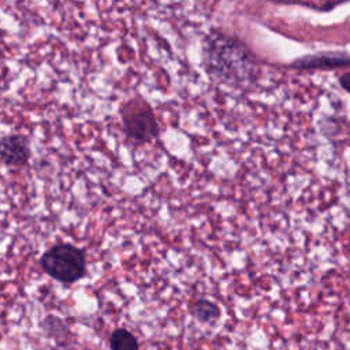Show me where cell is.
I'll use <instances>...</instances> for the list:
<instances>
[{
	"label": "cell",
	"mask_w": 350,
	"mask_h": 350,
	"mask_svg": "<svg viewBox=\"0 0 350 350\" xmlns=\"http://www.w3.org/2000/svg\"><path fill=\"white\" fill-rule=\"evenodd\" d=\"M202 66L211 79L231 89L254 85L261 68L256 53L245 42L216 29L204 37Z\"/></svg>",
	"instance_id": "6da1fadb"
},
{
	"label": "cell",
	"mask_w": 350,
	"mask_h": 350,
	"mask_svg": "<svg viewBox=\"0 0 350 350\" xmlns=\"http://www.w3.org/2000/svg\"><path fill=\"white\" fill-rule=\"evenodd\" d=\"M40 267L52 279L72 284L86 275V254L72 243L59 242L41 254Z\"/></svg>",
	"instance_id": "7a4b0ae2"
},
{
	"label": "cell",
	"mask_w": 350,
	"mask_h": 350,
	"mask_svg": "<svg viewBox=\"0 0 350 350\" xmlns=\"http://www.w3.org/2000/svg\"><path fill=\"white\" fill-rule=\"evenodd\" d=\"M120 118L126 137L135 144L152 142L159 135V123L150 104L135 96L120 107Z\"/></svg>",
	"instance_id": "3957f363"
},
{
	"label": "cell",
	"mask_w": 350,
	"mask_h": 350,
	"mask_svg": "<svg viewBox=\"0 0 350 350\" xmlns=\"http://www.w3.org/2000/svg\"><path fill=\"white\" fill-rule=\"evenodd\" d=\"M30 144L22 134H8L0 138V161L7 167L22 168L29 163Z\"/></svg>",
	"instance_id": "277c9868"
},
{
	"label": "cell",
	"mask_w": 350,
	"mask_h": 350,
	"mask_svg": "<svg viewBox=\"0 0 350 350\" xmlns=\"http://www.w3.org/2000/svg\"><path fill=\"white\" fill-rule=\"evenodd\" d=\"M350 66V55L342 52H325L317 55H309L294 62V67L301 70L310 68H335Z\"/></svg>",
	"instance_id": "5b68a950"
},
{
	"label": "cell",
	"mask_w": 350,
	"mask_h": 350,
	"mask_svg": "<svg viewBox=\"0 0 350 350\" xmlns=\"http://www.w3.org/2000/svg\"><path fill=\"white\" fill-rule=\"evenodd\" d=\"M190 314L200 323H215L220 319L221 310L215 302L206 298H198L190 305Z\"/></svg>",
	"instance_id": "8992f818"
},
{
	"label": "cell",
	"mask_w": 350,
	"mask_h": 350,
	"mask_svg": "<svg viewBox=\"0 0 350 350\" xmlns=\"http://www.w3.org/2000/svg\"><path fill=\"white\" fill-rule=\"evenodd\" d=\"M111 350H139V343L135 335L126 328H115L108 339Z\"/></svg>",
	"instance_id": "52a82bcc"
},
{
	"label": "cell",
	"mask_w": 350,
	"mask_h": 350,
	"mask_svg": "<svg viewBox=\"0 0 350 350\" xmlns=\"http://www.w3.org/2000/svg\"><path fill=\"white\" fill-rule=\"evenodd\" d=\"M41 327L45 331V334L48 336L53 338L56 342H62L68 334V328H67L66 323L56 316H46L42 321Z\"/></svg>",
	"instance_id": "ba28073f"
},
{
	"label": "cell",
	"mask_w": 350,
	"mask_h": 350,
	"mask_svg": "<svg viewBox=\"0 0 350 350\" xmlns=\"http://www.w3.org/2000/svg\"><path fill=\"white\" fill-rule=\"evenodd\" d=\"M339 83H340V86H342L346 92L350 93V72L342 74V75L339 77Z\"/></svg>",
	"instance_id": "9c48e42d"
},
{
	"label": "cell",
	"mask_w": 350,
	"mask_h": 350,
	"mask_svg": "<svg viewBox=\"0 0 350 350\" xmlns=\"http://www.w3.org/2000/svg\"><path fill=\"white\" fill-rule=\"evenodd\" d=\"M4 52H3V49H1V46H0V66L3 64V62H4Z\"/></svg>",
	"instance_id": "30bf717a"
},
{
	"label": "cell",
	"mask_w": 350,
	"mask_h": 350,
	"mask_svg": "<svg viewBox=\"0 0 350 350\" xmlns=\"http://www.w3.org/2000/svg\"><path fill=\"white\" fill-rule=\"evenodd\" d=\"M83 350H93V349H83Z\"/></svg>",
	"instance_id": "8fae6325"
}]
</instances>
